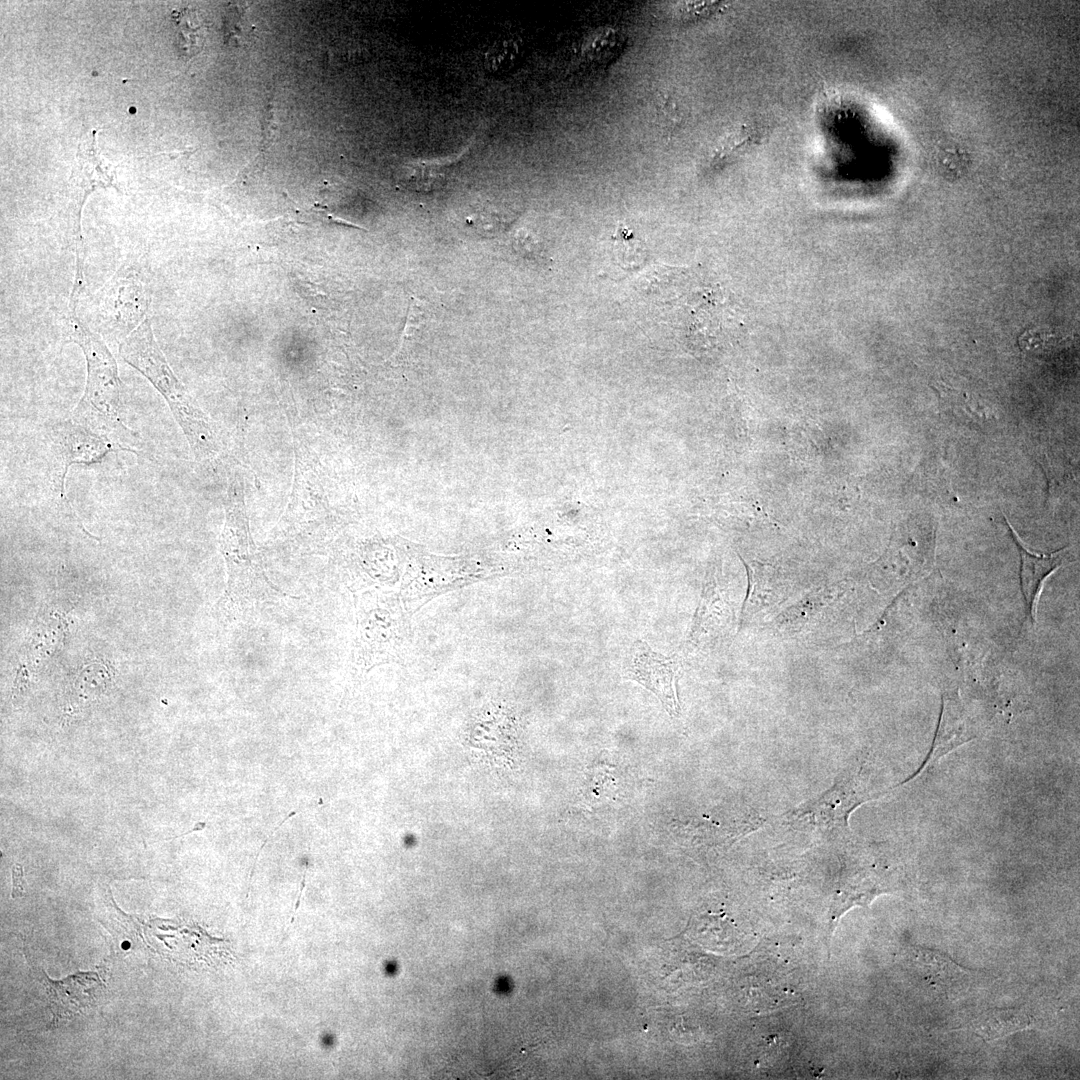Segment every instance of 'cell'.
I'll return each instance as SVG.
<instances>
[{"label":"cell","mask_w":1080,"mask_h":1080,"mask_svg":"<svg viewBox=\"0 0 1080 1080\" xmlns=\"http://www.w3.org/2000/svg\"><path fill=\"white\" fill-rule=\"evenodd\" d=\"M445 175L444 168L439 164L413 162L403 168L401 182L410 190L428 192L441 186Z\"/></svg>","instance_id":"obj_12"},{"label":"cell","mask_w":1080,"mask_h":1080,"mask_svg":"<svg viewBox=\"0 0 1080 1080\" xmlns=\"http://www.w3.org/2000/svg\"><path fill=\"white\" fill-rule=\"evenodd\" d=\"M1011 537L1014 540L1020 556V587L1024 598L1026 615L1032 624L1035 623V605L1037 603L1043 581L1066 561V549L1057 550L1053 553H1033L1025 547L1022 540L1008 522Z\"/></svg>","instance_id":"obj_7"},{"label":"cell","mask_w":1080,"mask_h":1080,"mask_svg":"<svg viewBox=\"0 0 1080 1080\" xmlns=\"http://www.w3.org/2000/svg\"><path fill=\"white\" fill-rule=\"evenodd\" d=\"M176 22V45L184 57H192L202 48L205 40V28L199 15L190 9L178 13Z\"/></svg>","instance_id":"obj_11"},{"label":"cell","mask_w":1080,"mask_h":1080,"mask_svg":"<svg viewBox=\"0 0 1080 1080\" xmlns=\"http://www.w3.org/2000/svg\"><path fill=\"white\" fill-rule=\"evenodd\" d=\"M50 437L54 452L61 463V472L57 479L61 497L64 495L65 477L70 466L98 463L110 452L130 451V449L113 438L94 431L73 419L54 424L51 427Z\"/></svg>","instance_id":"obj_5"},{"label":"cell","mask_w":1080,"mask_h":1080,"mask_svg":"<svg viewBox=\"0 0 1080 1080\" xmlns=\"http://www.w3.org/2000/svg\"><path fill=\"white\" fill-rule=\"evenodd\" d=\"M65 333L69 341L80 346L87 363L86 386L72 419L114 440L138 437L122 421L121 382L117 363L106 344L74 316L67 318Z\"/></svg>","instance_id":"obj_3"},{"label":"cell","mask_w":1080,"mask_h":1080,"mask_svg":"<svg viewBox=\"0 0 1080 1080\" xmlns=\"http://www.w3.org/2000/svg\"><path fill=\"white\" fill-rule=\"evenodd\" d=\"M749 590L742 610V619L777 603L785 591L784 583L774 578V573L748 567Z\"/></svg>","instance_id":"obj_9"},{"label":"cell","mask_w":1080,"mask_h":1080,"mask_svg":"<svg viewBox=\"0 0 1080 1080\" xmlns=\"http://www.w3.org/2000/svg\"><path fill=\"white\" fill-rule=\"evenodd\" d=\"M12 880H13V887H12L11 896L13 898H17V897L22 896L24 894V887H23L24 886V879H23V868H22V866L20 864H15L13 866V868H12Z\"/></svg>","instance_id":"obj_13"},{"label":"cell","mask_w":1080,"mask_h":1080,"mask_svg":"<svg viewBox=\"0 0 1080 1080\" xmlns=\"http://www.w3.org/2000/svg\"><path fill=\"white\" fill-rule=\"evenodd\" d=\"M225 520L220 534V551L227 570V585L216 605L227 619L238 618L285 595L266 576L250 534L244 500V483L239 473L228 481Z\"/></svg>","instance_id":"obj_1"},{"label":"cell","mask_w":1080,"mask_h":1080,"mask_svg":"<svg viewBox=\"0 0 1080 1080\" xmlns=\"http://www.w3.org/2000/svg\"><path fill=\"white\" fill-rule=\"evenodd\" d=\"M119 354L164 397L195 457L204 461L216 456L219 445L211 421L172 371L148 318L120 344Z\"/></svg>","instance_id":"obj_2"},{"label":"cell","mask_w":1080,"mask_h":1080,"mask_svg":"<svg viewBox=\"0 0 1080 1080\" xmlns=\"http://www.w3.org/2000/svg\"><path fill=\"white\" fill-rule=\"evenodd\" d=\"M1030 1018L1020 1010H992L984 1014L976 1024L977 1033L986 1040L1029 1026Z\"/></svg>","instance_id":"obj_10"},{"label":"cell","mask_w":1080,"mask_h":1080,"mask_svg":"<svg viewBox=\"0 0 1080 1080\" xmlns=\"http://www.w3.org/2000/svg\"><path fill=\"white\" fill-rule=\"evenodd\" d=\"M409 623L395 595H375L362 601L358 614L357 654L365 666L399 662L410 643Z\"/></svg>","instance_id":"obj_4"},{"label":"cell","mask_w":1080,"mask_h":1080,"mask_svg":"<svg viewBox=\"0 0 1080 1080\" xmlns=\"http://www.w3.org/2000/svg\"><path fill=\"white\" fill-rule=\"evenodd\" d=\"M680 672L681 664L676 657L654 652L643 641L634 643L630 678L654 693L671 716L680 712L677 695Z\"/></svg>","instance_id":"obj_6"},{"label":"cell","mask_w":1080,"mask_h":1080,"mask_svg":"<svg viewBox=\"0 0 1080 1080\" xmlns=\"http://www.w3.org/2000/svg\"><path fill=\"white\" fill-rule=\"evenodd\" d=\"M100 980L95 972L78 973L61 981H52L41 973L40 981L46 987L53 1022L90 1005L94 999V987L101 985Z\"/></svg>","instance_id":"obj_8"}]
</instances>
